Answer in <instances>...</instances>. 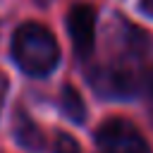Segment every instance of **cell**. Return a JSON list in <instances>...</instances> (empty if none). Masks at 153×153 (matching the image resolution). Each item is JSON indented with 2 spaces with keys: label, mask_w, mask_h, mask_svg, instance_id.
Segmentation results:
<instances>
[{
  "label": "cell",
  "mask_w": 153,
  "mask_h": 153,
  "mask_svg": "<svg viewBox=\"0 0 153 153\" xmlns=\"http://www.w3.org/2000/svg\"><path fill=\"white\" fill-rule=\"evenodd\" d=\"M96 143L100 153H148V143L141 131L122 117L105 120L96 131Z\"/></svg>",
  "instance_id": "cell-2"
},
{
  "label": "cell",
  "mask_w": 153,
  "mask_h": 153,
  "mask_svg": "<svg viewBox=\"0 0 153 153\" xmlns=\"http://www.w3.org/2000/svg\"><path fill=\"white\" fill-rule=\"evenodd\" d=\"M67 31L79 57H88L96 45V10L91 5H74L67 12Z\"/></svg>",
  "instance_id": "cell-3"
},
{
  "label": "cell",
  "mask_w": 153,
  "mask_h": 153,
  "mask_svg": "<svg viewBox=\"0 0 153 153\" xmlns=\"http://www.w3.org/2000/svg\"><path fill=\"white\" fill-rule=\"evenodd\" d=\"M14 136H17V141H19L24 148H29V151H41V148H43V134H41L38 127H36L29 117H24V115L17 117Z\"/></svg>",
  "instance_id": "cell-6"
},
{
  "label": "cell",
  "mask_w": 153,
  "mask_h": 153,
  "mask_svg": "<svg viewBox=\"0 0 153 153\" xmlns=\"http://www.w3.org/2000/svg\"><path fill=\"white\" fill-rule=\"evenodd\" d=\"M5 96H7V81H5V76L0 74V110H2V105H5Z\"/></svg>",
  "instance_id": "cell-8"
},
{
  "label": "cell",
  "mask_w": 153,
  "mask_h": 153,
  "mask_svg": "<svg viewBox=\"0 0 153 153\" xmlns=\"http://www.w3.org/2000/svg\"><path fill=\"white\" fill-rule=\"evenodd\" d=\"M60 112H62L72 124H81V122L86 120L84 98H81V93H79L74 86H69V84H65L62 91H60Z\"/></svg>",
  "instance_id": "cell-5"
},
{
  "label": "cell",
  "mask_w": 153,
  "mask_h": 153,
  "mask_svg": "<svg viewBox=\"0 0 153 153\" xmlns=\"http://www.w3.org/2000/svg\"><path fill=\"white\" fill-rule=\"evenodd\" d=\"M12 60L14 65L36 79H43L55 72L60 62V45L43 24L26 22L12 36Z\"/></svg>",
  "instance_id": "cell-1"
},
{
  "label": "cell",
  "mask_w": 153,
  "mask_h": 153,
  "mask_svg": "<svg viewBox=\"0 0 153 153\" xmlns=\"http://www.w3.org/2000/svg\"><path fill=\"white\" fill-rule=\"evenodd\" d=\"M53 153H79V143H76V139L74 136H69V134H55V139H53V148H50Z\"/></svg>",
  "instance_id": "cell-7"
},
{
  "label": "cell",
  "mask_w": 153,
  "mask_h": 153,
  "mask_svg": "<svg viewBox=\"0 0 153 153\" xmlns=\"http://www.w3.org/2000/svg\"><path fill=\"white\" fill-rule=\"evenodd\" d=\"M141 12L153 19V0H141Z\"/></svg>",
  "instance_id": "cell-9"
},
{
  "label": "cell",
  "mask_w": 153,
  "mask_h": 153,
  "mask_svg": "<svg viewBox=\"0 0 153 153\" xmlns=\"http://www.w3.org/2000/svg\"><path fill=\"white\" fill-rule=\"evenodd\" d=\"M91 86L105 98H131L139 91L136 76L124 67H98L91 72Z\"/></svg>",
  "instance_id": "cell-4"
}]
</instances>
